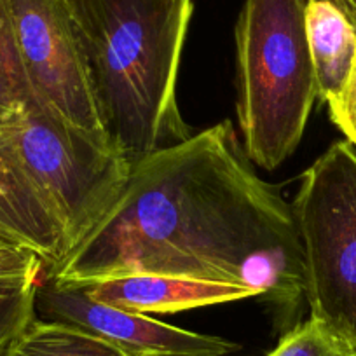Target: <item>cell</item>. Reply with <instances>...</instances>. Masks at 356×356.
<instances>
[{"label": "cell", "instance_id": "1", "mask_svg": "<svg viewBox=\"0 0 356 356\" xmlns=\"http://www.w3.org/2000/svg\"><path fill=\"white\" fill-rule=\"evenodd\" d=\"M135 273L245 286L299 307L292 204L257 177L229 121L136 161L114 207L46 275L75 283Z\"/></svg>", "mask_w": 356, "mask_h": 356}, {"label": "cell", "instance_id": "2", "mask_svg": "<svg viewBox=\"0 0 356 356\" xmlns=\"http://www.w3.org/2000/svg\"><path fill=\"white\" fill-rule=\"evenodd\" d=\"M108 143L135 164L193 136L177 84L194 0H63Z\"/></svg>", "mask_w": 356, "mask_h": 356}, {"label": "cell", "instance_id": "3", "mask_svg": "<svg viewBox=\"0 0 356 356\" xmlns=\"http://www.w3.org/2000/svg\"><path fill=\"white\" fill-rule=\"evenodd\" d=\"M236 47L243 150L273 171L297 150L318 98L306 0H245Z\"/></svg>", "mask_w": 356, "mask_h": 356}, {"label": "cell", "instance_id": "4", "mask_svg": "<svg viewBox=\"0 0 356 356\" xmlns=\"http://www.w3.org/2000/svg\"><path fill=\"white\" fill-rule=\"evenodd\" d=\"M292 210L311 316L356 348V149L348 140L304 171Z\"/></svg>", "mask_w": 356, "mask_h": 356}, {"label": "cell", "instance_id": "5", "mask_svg": "<svg viewBox=\"0 0 356 356\" xmlns=\"http://www.w3.org/2000/svg\"><path fill=\"white\" fill-rule=\"evenodd\" d=\"M23 163L63 218L70 252L108 213L126 187L131 164L35 100L0 124Z\"/></svg>", "mask_w": 356, "mask_h": 356}, {"label": "cell", "instance_id": "6", "mask_svg": "<svg viewBox=\"0 0 356 356\" xmlns=\"http://www.w3.org/2000/svg\"><path fill=\"white\" fill-rule=\"evenodd\" d=\"M8 8L19 54L40 100L86 135L111 145L63 0H8Z\"/></svg>", "mask_w": 356, "mask_h": 356}, {"label": "cell", "instance_id": "7", "mask_svg": "<svg viewBox=\"0 0 356 356\" xmlns=\"http://www.w3.org/2000/svg\"><path fill=\"white\" fill-rule=\"evenodd\" d=\"M35 318L81 328L129 356H227L239 349V344L224 337L197 334L95 300L84 286L46 273L37 285Z\"/></svg>", "mask_w": 356, "mask_h": 356}, {"label": "cell", "instance_id": "8", "mask_svg": "<svg viewBox=\"0 0 356 356\" xmlns=\"http://www.w3.org/2000/svg\"><path fill=\"white\" fill-rule=\"evenodd\" d=\"M0 234L42 259L54 271L70 253L67 229L53 200L30 173L8 133L0 128Z\"/></svg>", "mask_w": 356, "mask_h": 356}, {"label": "cell", "instance_id": "9", "mask_svg": "<svg viewBox=\"0 0 356 356\" xmlns=\"http://www.w3.org/2000/svg\"><path fill=\"white\" fill-rule=\"evenodd\" d=\"M75 283L84 286L91 299L143 314L177 313L194 307L238 302V300L257 297L253 290L245 286L197 282V280L175 278V276L145 275V273Z\"/></svg>", "mask_w": 356, "mask_h": 356}, {"label": "cell", "instance_id": "10", "mask_svg": "<svg viewBox=\"0 0 356 356\" xmlns=\"http://www.w3.org/2000/svg\"><path fill=\"white\" fill-rule=\"evenodd\" d=\"M306 35L318 98L330 105L355 65L356 23L332 0H306Z\"/></svg>", "mask_w": 356, "mask_h": 356}, {"label": "cell", "instance_id": "11", "mask_svg": "<svg viewBox=\"0 0 356 356\" xmlns=\"http://www.w3.org/2000/svg\"><path fill=\"white\" fill-rule=\"evenodd\" d=\"M0 356H129L111 342L70 327L33 318Z\"/></svg>", "mask_w": 356, "mask_h": 356}, {"label": "cell", "instance_id": "12", "mask_svg": "<svg viewBox=\"0 0 356 356\" xmlns=\"http://www.w3.org/2000/svg\"><path fill=\"white\" fill-rule=\"evenodd\" d=\"M267 356H356V348L316 318L290 328Z\"/></svg>", "mask_w": 356, "mask_h": 356}, {"label": "cell", "instance_id": "13", "mask_svg": "<svg viewBox=\"0 0 356 356\" xmlns=\"http://www.w3.org/2000/svg\"><path fill=\"white\" fill-rule=\"evenodd\" d=\"M44 262L22 245L0 250V304L35 299Z\"/></svg>", "mask_w": 356, "mask_h": 356}, {"label": "cell", "instance_id": "14", "mask_svg": "<svg viewBox=\"0 0 356 356\" xmlns=\"http://www.w3.org/2000/svg\"><path fill=\"white\" fill-rule=\"evenodd\" d=\"M35 318V299L0 304V355Z\"/></svg>", "mask_w": 356, "mask_h": 356}, {"label": "cell", "instance_id": "15", "mask_svg": "<svg viewBox=\"0 0 356 356\" xmlns=\"http://www.w3.org/2000/svg\"><path fill=\"white\" fill-rule=\"evenodd\" d=\"M328 112L332 122L344 133L346 140L356 149V60L342 93L337 100L328 105Z\"/></svg>", "mask_w": 356, "mask_h": 356}, {"label": "cell", "instance_id": "16", "mask_svg": "<svg viewBox=\"0 0 356 356\" xmlns=\"http://www.w3.org/2000/svg\"><path fill=\"white\" fill-rule=\"evenodd\" d=\"M348 15L356 23V0H348Z\"/></svg>", "mask_w": 356, "mask_h": 356}, {"label": "cell", "instance_id": "17", "mask_svg": "<svg viewBox=\"0 0 356 356\" xmlns=\"http://www.w3.org/2000/svg\"><path fill=\"white\" fill-rule=\"evenodd\" d=\"M18 245V243H15L13 239L6 238L4 234H0V250H4V248H9V246H15Z\"/></svg>", "mask_w": 356, "mask_h": 356}, {"label": "cell", "instance_id": "18", "mask_svg": "<svg viewBox=\"0 0 356 356\" xmlns=\"http://www.w3.org/2000/svg\"><path fill=\"white\" fill-rule=\"evenodd\" d=\"M332 2H335V4L339 6L341 9H344L346 13H348V0H332ZM349 16V15H348Z\"/></svg>", "mask_w": 356, "mask_h": 356}]
</instances>
